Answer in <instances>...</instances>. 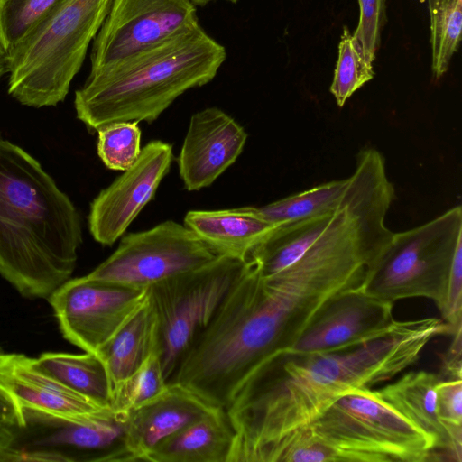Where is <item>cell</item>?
<instances>
[{
    "label": "cell",
    "instance_id": "32",
    "mask_svg": "<svg viewBox=\"0 0 462 462\" xmlns=\"http://www.w3.org/2000/svg\"><path fill=\"white\" fill-rule=\"evenodd\" d=\"M450 336L448 348L440 355V374L447 379H462V328Z\"/></svg>",
    "mask_w": 462,
    "mask_h": 462
},
{
    "label": "cell",
    "instance_id": "3",
    "mask_svg": "<svg viewBox=\"0 0 462 462\" xmlns=\"http://www.w3.org/2000/svg\"><path fill=\"white\" fill-rule=\"evenodd\" d=\"M82 243L78 209L42 164L0 135V275L48 298L69 280Z\"/></svg>",
    "mask_w": 462,
    "mask_h": 462
},
{
    "label": "cell",
    "instance_id": "18",
    "mask_svg": "<svg viewBox=\"0 0 462 462\" xmlns=\"http://www.w3.org/2000/svg\"><path fill=\"white\" fill-rule=\"evenodd\" d=\"M235 430L226 410L212 408L156 446L147 462H229Z\"/></svg>",
    "mask_w": 462,
    "mask_h": 462
},
{
    "label": "cell",
    "instance_id": "28",
    "mask_svg": "<svg viewBox=\"0 0 462 462\" xmlns=\"http://www.w3.org/2000/svg\"><path fill=\"white\" fill-rule=\"evenodd\" d=\"M59 0H0V45L11 51Z\"/></svg>",
    "mask_w": 462,
    "mask_h": 462
},
{
    "label": "cell",
    "instance_id": "6",
    "mask_svg": "<svg viewBox=\"0 0 462 462\" xmlns=\"http://www.w3.org/2000/svg\"><path fill=\"white\" fill-rule=\"evenodd\" d=\"M308 426L338 462H426L439 455L430 438L368 388L340 396Z\"/></svg>",
    "mask_w": 462,
    "mask_h": 462
},
{
    "label": "cell",
    "instance_id": "36",
    "mask_svg": "<svg viewBox=\"0 0 462 462\" xmlns=\"http://www.w3.org/2000/svg\"><path fill=\"white\" fill-rule=\"evenodd\" d=\"M195 6H205L208 3L215 0H189ZM231 2L233 4L236 3L238 0H226Z\"/></svg>",
    "mask_w": 462,
    "mask_h": 462
},
{
    "label": "cell",
    "instance_id": "12",
    "mask_svg": "<svg viewBox=\"0 0 462 462\" xmlns=\"http://www.w3.org/2000/svg\"><path fill=\"white\" fill-rule=\"evenodd\" d=\"M147 288L91 280L69 279L48 297L66 340L96 353L139 309Z\"/></svg>",
    "mask_w": 462,
    "mask_h": 462
},
{
    "label": "cell",
    "instance_id": "14",
    "mask_svg": "<svg viewBox=\"0 0 462 462\" xmlns=\"http://www.w3.org/2000/svg\"><path fill=\"white\" fill-rule=\"evenodd\" d=\"M393 303L375 298L362 287L333 297L286 351L310 354L356 345L385 333L395 322Z\"/></svg>",
    "mask_w": 462,
    "mask_h": 462
},
{
    "label": "cell",
    "instance_id": "19",
    "mask_svg": "<svg viewBox=\"0 0 462 462\" xmlns=\"http://www.w3.org/2000/svg\"><path fill=\"white\" fill-rule=\"evenodd\" d=\"M158 351V323L149 295L139 309L96 354L102 360L114 391Z\"/></svg>",
    "mask_w": 462,
    "mask_h": 462
},
{
    "label": "cell",
    "instance_id": "25",
    "mask_svg": "<svg viewBox=\"0 0 462 462\" xmlns=\"http://www.w3.org/2000/svg\"><path fill=\"white\" fill-rule=\"evenodd\" d=\"M374 77L373 63L365 60L353 33L345 27L338 43V56L330 93L338 106Z\"/></svg>",
    "mask_w": 462,
    "mask_h": 462
},
{
    "label": "cell",
    "instance_id": "20",
    "mask_svg": "<svg viewBox=\"0 0 462 462\" xmlns=\"http://www.w3.org/2000/svg\"><path fill=\"white\" fill-rule=\"evenodd\" d=\"M441 377L424 370L410 371L375 390L399 413L433 441L436 450L454 460L449 437L436 411V385Z\"/></svg>",
    "mask_w": 462,
    "mask_h": 462
},
{
    "label": "cell",
    "instance_id": "5",
    "mask_svg": "<svg viewBox=\"0 0 462 462\" xmlns=\"http://www.w3.org/2000/svg\"><path fill=\"white\" fill-rule=\"evenodd\" d=\"M112 0H59L6 54L8 93L40 108L62 102Z\"/></svg>",
    "mask_w": 462,
    "mask_h": 462
},
{
    "label": "cell",
    "instance_id": "7",
    "mask_svg": "<svg viewBox=\"0 0 462 462\" xmlns=\"http://www.w3.org/2000/svg\"><path fill=\"white\" fill-rule=\"evenodd\" d=\"M461 243L462 208L456 206L419 226L393 233L361 287L391 303L426 298L439 307Z\"/></svg>",
    "mask_w": 462,
    "mask_h": 462
},
{
    "label": "cell",
    "instance_id": "10",
    "mask_svg": "<svg viewBox=\"0 0 462 462\" xmlns=\"http://www.w3.org/2000/svg\"><path fill=\"white\" fill-rule=\"evenodd\" d=\"M217 256L184 224L166 220L148 230L124 235L116 250L85 276L147 288Z\"/></svg>",
    "mask_w": 462,
    "mask_h": 462
},
{
    "label": "cell",
    "instance_id": "33",
    "mask_svg": "<svg viewBox=\"0 0 462 462\" xmlns=\"http://www.w3.org/2000/svg\"><path fill=\"white\" fill-rule=\"evenodd\" d=\"M21 421V411L16 402L0 389V422L8 426H17Z\"/></svg>",
    "mask_w": 462,
    "mask_h": 462
},
{
    "label": "cell",
    "instance_id": "16",
    "mask_svg": "<svg viewBox=\"0 0 462 462\" xmlns=\"http://www.w3.org/2000/svg\"><path fill=\"white\" fill-rule=\"evenodd\" d=\"M212 408L184 386L168 383L158 397L130 411L128 436L138 461H145L156 446Z\"/></svg>",
    "mask_w": 462,
    "mask_h": 462
},
{
    "label": "cell",
    "instance_id": "37",
    "mask_svg": "<svg viewBox=\"0 0 462 462\" xmlns=\"http://www.w3.org/2000/svg\"><path fill=\"white\" fill-rule=\"evenodd\" d=\"M3 354L2 349L0 348V356Z\"/></svg>",
    "mask_w": 462,
    "mask_h": 462
},
{
    "label": "cell",
    "instance_id": "24",
    "mask_svg": "<svg viewBox=\"0 0 462 462\" xmlns=\"http://www.w3.org/2000/svg\"><path fill=\"white\" fill-rule=\"evenodd\" d=\"M430 20L431 72L439 79L461 40L462 0H427Z\"/></svg>",
    "mask_w": 462,
    "mask_h": 462
},
{
    "label": "cell",
    "instance_id": "21",
    "mask_svg": "<svg viewBox=\"0 0 462 462\" xmlns=\"http://www.w3.org/2000/svg\"><path fill=\"white\" fill-rule=\"evenodd\" d=\"M31 364L90 402L111 408L110 380L102 360L96 353L47 352L31 358Z\"/></svg>",
    "mask_w": 462,
    "mask_h": 462
},
{
    "label": "cell",
    "instance_id": "34",
    "mask_svg": "<svg viewBox=\"0 0 462 462\" xmlns=\"http://www.w3.org/2000/svg\"><path fill=\"white\" fill-rule=\"evenodd\" d=\"M13 439L11 429L0 422V450L7 448Z\"/></svg>",
    "mask_w": 462,
    "mask_h": 462
},
{
    "label": "cell",
    "instance_id": "23",
    "mask_svg": "<svg viewBox=\"0 0 462 462\" xmlns=\"http://www.w3.org/2000/svg\"><path fill=\"white\" fill-rule=\"evenodd\" d=\"M0 389L18 406H27L52 414L82 418L101 413V407L85 398L58 394L42 386L20 380L0 369Z\"/></svg>",
    "mask_w": 462,
    "mask_h": 462
},
{
    "label": "cell",
    "instance_id": "22",
    "mask_svg": "<svg viewBox=\"0 0 462 462\" xmlns=\"http://www.w3.org/2000/svg\"><path fill=\"white\" fill-rule=\"evenodd\" d=\"M351 176L325 182L259 208L274 225L311 217L335 209L344 199Z\"/></svg>",
    "mask_w": 462,
    "mask_h": 462
},
{
    "label": "cell",
    "instance_id": "35",
    "mask_svg": "<svg viewBox=\"0 0 462 462\" xmlns=\"http://www.w3.org/2000/svg\"><path fill=\"white\" fill-rule=\"evenodd\" d=\"M7 73L6 54L0 45V79Z\"/></svg>",
    "mask_w": 462,
    "mask_h": 462
},
{
    "label": "cell",
    "instance_id": "9",
    "mask_svg": "<svg viewBox=\"0 0 462 462\" xmlns=\"http://www.w3.org/2000/svg\"><path fill=\"white\" fill-rule=\"evenodd\" d=\"M247 259L219 255L207 264L148 287L167 381L212 320Z\"/></svg>",
    "mask_w": 462,
    "mask_h": 462
},
{
    "label": "cell",
    "instance_id": "26",
    "mask_svg": "<svg viewBox=\"0 0 462 462\" xmlns=\"http://www.w3.org/2000/svg\"><path fill=\"white\" fill-rule=\"evenodd\" d=\"M167 386L159 352L154 351L114 391L111 408L133 411L158 397Z\"/></svg>",
    "mask_w": 462,
    "mask_h": 462
},
{
    "label": "cell",
    "instance_id": "13",
    "mask_svg": "<svg viewBox=\"0 0 462 462\" xmlns=\"http://www.w3.org/2000/svg\"><path fill=\"white\" fill-rule=\"evenodd\" d=\"M173 161L172 145L153 140L142 148L135 162L102 189L90 204L88 228L102 245L122 237L142 209L153 199Z\"/></svg>",
    "mask_w": 462,
    "mask_h": 462
},
{
    "label": "cell",
    "instance_id": "15",
    "mask_svg": "<svg viewBox=\"0 0 462 462\" xmlns=\"http://www.w3.org/2000/svg\"><path fill=\"white\" fill-rule=\"evenodd\" d=\"M247 134L233 117L211 106L192 115L178 157L184 188L210 186L239 157Z\"/></svg>",
    "mask_w": 462,
    "mask_h": 462
},
{
    "label": "cell",
    "instance_id": "2",
    "mask_svg": "<svg viewBox=\"0 0 462 462\" xmlns=\"http://www.w3.org/2000/svg\"><path fill=\"white\" fill-rule=\"evenodd\" d=\"M355 288L346 277L299 263L263 275L248 257L168 383L225 409L256 367L288 350L333 297Z\"/></svg>",
    "mask_w": 462,
    "mask_h": 462
},
{
    "label": "cell",
    "instance_id": "4",
    "mask_svg": "<svg viewBox=\"0 0 462 462\" xmlns=\"http://www.w3.org/2000/svg\"><path fill=\"white\" fill-rule=\"evenodd\" d=\"M226 48L200 24L88 75L76 90L77 118L91 132L115 122L152 123L187 90L210 82Z\"/></svg>",
    "mask_w": 462,
    "mask_h": 462
},
{
    "label": "cell",
    "instance_id": "8",
    "mask_svg": "<svg viewBox=\"0 0 462 462\" xmlns=\"http://www.w3.org/2000/svg\"><path fill=\"white\" fill-rule=\"evenodd\" d=\"M19 407L21 421L9 427L13 439L0 451V461H138L128 436L130 411L109 408L74 418Z\"/></svg>",
    "mask_w": 462,
    "mask_h": 462
},
{
    "label": "cell",
    "instance_id": "17",
    "mask_svg": "<svg viewBox=\"0 0 462 462\" xmlns=\"http://www.w3.org/2000/svg\"><path fill=\"white\" fill-rule=\"evenodd\" d=\"M184 225L219 255L247 259L253 249L278 225L259 208L190 210Z\"/></svg>",
    "mask_w": 462,
    "mask_h": 462
},
{
    "label": "cell",
    "instance_id": "31",
    "mask_svg": "<svg viewBox=\"0 0 462 462\" xmlns=\"http://www.w3.org/2000/svg\"><path fill=\"white\" fill-rule=\"evenodd\" d=\"M451 334L462 328V243L455 252L445 293L438 307Z\"/></svg>",
    "mask_w": 462,
    "mask_h": 462
},
{
    "label": "cell",
    "instance_id": "30",
    "mask_svg": "<svg viewBox=\"0 0 462 462\" xmlns=\"http://www.w3.org/2000/svg\"><path fill=\"white\" fill-rule=\"evenodd\" d=\"M358 3L359 22L353 34L365 60L373 63L385 22V0H358Z\"/></svg>",
    "mask_w": 462,
    "mask_h": 462
},
{
    "label": "cell",
    "instance_id": "27",
    "mask_svg": "<svg viewBox=\"0 0 462 462\" xmlns=\"http://www.w3.org/2000/svg\"><path fill=\"white\" fill-rule=\"evenodd\" d=\"M97 134V154L108 169L124 171L138 159L142 131L137 122H115Z\"/></svg>",
    "mask_w": 462,
    "mask_h": 462
},
{
    "label": "cell",
    "instance_id": "29",
    "mask_svg": "<svg viewBox=\"0 0 462 462\" xmlns=\"http://www.w3.org/2000/svg\"><path fill=\"white\" fill-rule=\"evenodd\" d=\"M436 411L445 426L454 460L462 461V379H440L436 385Z\"/></svg>",
    "mask_w": 462,
    "mask_h": 462
},
{
    "label": "cell",
    "instance_id": "11",
    "mask_svg": "<svg viewBox=\"0 0 462 462\" xmlns=\"http://www.w3.org/2000/svg\"><path fill=\"white\" fill-rule=\"evenodd\" d=\"M199 24L196 6L189 0H112L93 40L90 74Z\"/></svg>",
    "mask_w": 462,
    "mask_h": 462
},
{
    "label": "cell",
    "instance_id": "1",
    "mask_svg": "<svg viewBox=\"0 0 462 462\" xmlns=\"http://www.w3.org/2000/svg\"><path fill=\"white\" fill-rule=\"evenodd\" d=\"M450 333L439 318L395 320L385 333L362 343L273 356L249 374L225 408L236 434L229 462H263L272 448L340 396L390 381L414 365L433 338Z\"/></svg>",
    "mask_w": 462,
    "mask_h": 462
}]
</instances>
